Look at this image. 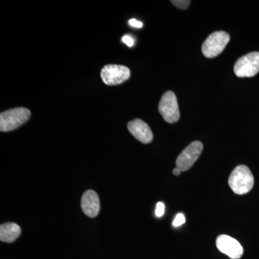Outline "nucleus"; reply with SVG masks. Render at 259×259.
<instances>
[{
	"label": "nucleus",
	"instance_id": "nucleus-1",
	"mask_svg": "<svg viewBox=\"0 0 259 259\" xmlns=\"http://www.w3.org/2000/svg\"><path fill=\"white\" fill-rule=\"evenodd\" d=\"M228 184L235 194L243 195L252 190L254 185V178L248 167L239 165L232 171Z\"/></svg>",
	"mask_w": 259,
	"mask_h": 259
},
{
	"label": "nucleus",
	"instance_id": "nucleus-2",
	"mask_svg": "<svg viewBox=\"0 0 259 259\" xmlns=\"http://www.w3.org/2000/svg\"><path fill=\"white\" fill-rule=\"evenodd\" d=\"M30 111L25 107L10 109L0 114V131L9 132L18 128L28 120Z\"/></svg>",
	"mask_w": 259,
	"mask_h": 259
},
{
	"label": "nucleus",
	"instance_id": "nucleus-3",
	"mask_svg": "<svg viewBox=\"0 0 259 259\" xmlns=\"http://www.w3.org/2000/svg\"><path fill=\"white\" fill-rule=\"evenodd\" d=\"M230 35L225 31L212 32L202 44V52L205 57L212 59L219 56L230 41Z\"/></svg>",
	"mask_w": 259,
	"mask_h": 259
},
{
	"label": "nucleus",
	"instance_id": "nucleus-4",
	"mask_svg": "<svg viewBox=\"0 0 259 259\" xmlns=\"http://www.w3.org/2000/svg\"><path fill=\"white\" fill-rule=\"evenodd\" d=\"M158 111L163 120L168 123H175L180 120V112L175 94L171 91L163 94L158 105Z\"/></svg>",
	"mask_w": 259,
	"mask_h": 259
},
{
	"label": "nucleus",
	"instance_id": "nucleus-5",
	"mask_svg": "<svg viewBox=\"0 0 259 259\" xmlns=\"http://www.w3.org/2000/svg\"><path fill=\"white\" fill-rule=\"evenodd\" d=\"M234 72L238 77H252L259 72V52H251L242 56L234 65Z\"/></svg>",
	"mask_w": 259,
	"mask_h": 259
},
{
	"label": "nucleus",
	"instance_id": "nucleus-6",
	"mask_svg": "<svg viewBox=\"0 0 259 259\" xmlns=\"http://www.w3.org/2000/svg\"><path fill=\"white\" fill-rule=\"evenodd\" d=\"M100 75L105 84L115 86L128 80L131 77V71L127 66L110 64L104 66Z\"/></svg>",
	"mask_w": 259,
	"mask_h": 259
},
{
	"label": "nucleus",
	"instance_id": "nucleus-7",
	"mask_svg": "<svg viewBox=\"0 0 259 259\" xmlns=\"http://www.w3.org/2000/svg\"><path fill=\"white\" fill-rule=\"evenodd\" d=\"M203 150V144L200 141H194L180 153L177 158V168L181 171H188L198 159Z\"/></svg>",
	"mask_w": 259,
	"mask_h": 259
},
{
	"label": "nucleus",
	"instance_id": "nucleus-8",
	"mask_svg": "<svg viewBox=\"0 0 259 259\" xmlns=\"http://www.w3.org/2000/svg\"><path fill=\"white\" fill-rule=\"evenodd\" d=\"M216 245L220 251L231 259L241 258L243 254V248L241 243L231 236L226 235L218 236Z\"/></svg>",
	"mask_w": 259,
	"mask_h": 259
},
{
	"label": "nucleus",
	"instance_id": "nucleus-9",
	"mask_svg": "<svg viewBox=\"0 0 259 259\" xmlns=\"http://www.w3.org/2000/svg\"><path fill=\"white\" fill-rule=\"evenodd\" d=\"M127 129L134 138L142 144H150L153 139L152 131L148 124L141 119H135L127 124Z\"/></svg>",
	"mask_w": 259,
	"mask_h": 259
},
{
	"label": "nucleus",
	"instance_id": "nucleus-10",
	"mask_svg": "<svg viewBox=\"0 0 259 259\" xmlns=\"http://www.w3.org/2000/svg\"><path fill=\"white\" fill-rule=\"evenodd\" d=\"M83 213L90 218H95L100 210L99 196L93 190H88L83 194L81 202Z\"/></svg>",
	"mask_w": 259,
	"mask_h": 259
},
{
	"label": "nucleus",
	"instance_id": "nucleus-11",
	"mask_svg": "<svg viewBox=\"0 0 259 259\" xmlns=\"http://www.w3.org/2000/svg\"><path fill=\"white\" fill-rule=\"evenodd\" d=\"M21 234V228L16 223H7L0 226V241L13 243Z\"/></svg>",
	"mask_w": 259,
	"mask_h": 259
},
{
	"label": "nucleus",
	"instance_id": "nucleus-12",
	"mask_svg": "<svg viewBox=\"0 0 259 259\" xmlns=\"http://www.w3.org/2000/svg\"><path fill=\"white\" fill-rule=\"evenodd\" d=\"M172 4L175 5L180 9L185 10L190 6L191 1H187V0H177V1H171Z\"/></svg>",
	"mask_w": 259,
	"mask_h": 259
},
{
	"label": "nucleus",
	"instance_id": "nucleus-13",
	"mask_svg": "<svg viewBox=\"0 0 259 259\" xmlns=\"http://www.w3.org/2000/svg\"><path fill=\"white\" fill-rule=\"evenodd\" d=\"M185 215L182 213H179L174 220L173 226L180 227L182 226V225L185 224Z\"/></svg>",
	"mask_w": 259,
	"mask_h": 259
},
{
	"label": "nucleus",
	"instance_id": "nucleus-14",
	"mask_svg": "<svg viewBox=\"0 0 259 259\" xmlns=\"http://www.w3.org/2000/svg\"><path fill=\"white\" fill-rule=\"evenodd\" d=\"M165 212V204L163 202H158L156 204V217L161 218Z\"/></svg>",
	"mask_w": 259,
	"mask_h": 259
},
{
	"label": "nucleus",
	"instance_id": "nucleus-15",
	"mask_svg": "<svg viewBox=\"0 0 259 259\" xmlns=\"http://www.w3.org/2000/svg\"><path fill=\"white\" fill-rule=\"evenodd\" d=\"M122 41L128 47H132L134 45V40L129 35H125L122 37Z\"/></svg>",
	"mask_w": 259,
	"mask_h": 259
},
{
	"label": "nucleus",
	"instance_id": "nucleus-16",
	"mask_svg": "<svg viewBox=\"0 0 259 259\" xmlns=\"http://www.w3.org/2000/svg\"><path fill=\"white\" fill-rule=\"evenodd\" d=\"M129 24L131 26L134 27V28H141L143 27V23L139 21V20H136V19L130 20Z\"/></svg>",
	"mask_w": 259,
	"mask_h": 259
},
{
	"label": "nucleus",
	"instance_id": "nucleus-17",
	"mask_svg": "<svg viewBox=\"0 0 259 259\" xmlns=\"http://www.w3.org/2000/svg\"><path fill=\"white\" fill-rule=\"evenodd\" d=\"M181 170L180 169V168H174V170H173V175H175V176H179V175H180V174H181Z\"/></svg>",
	"mask_w": 259,
	"mask_h": 259
}]
</instances>
